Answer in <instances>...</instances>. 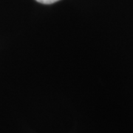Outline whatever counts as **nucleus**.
Returning a JSON list of instances; mask_svg holds the SVG:
<instances>
[{
    "instance_id": "nucleus-1",
    "label": "nucleus",
    "mask_w": 133,
    "mask_h": 133,
    "mask_svg": "<svg viewBox=\"0 0 133 133\" xmlns=\"http://www.w3.org/2000/svg\"><path fill=\"white\" fill-rule=\"evenodd\" d=\"M38 2L40 3H42V4H45V5H50V4H52V3H55L59 0H36Z\"/></svg>"
}]
</instances>
